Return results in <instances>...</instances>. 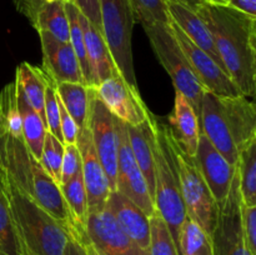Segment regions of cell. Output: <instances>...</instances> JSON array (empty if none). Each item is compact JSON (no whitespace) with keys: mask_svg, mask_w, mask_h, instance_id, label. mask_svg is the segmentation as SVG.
<instances>
[{"mask_svg":"<svg viewBox=\"0 0 256 255\" xmlns=\"http://www.w3.org/2000/svg\"><path fill=\"white\" fill-rule=\"evenodd\" d=\"M228 5L245 14L256 16V0H229Z\"/></svg>","mask_w":256,"mask_h":255,"instance_id":"60d3db41","label":"cell"},{"mask_svg":"<svg viewBox=\"0 0 256 255\" xmlns=\"http://www.w3.org/2000/svg\"><path fill=\"white\" fill-rule=\"evenodd\" d=\"M65 0H46L38 12L32 26L36 32H46L62 42H69V20L65 12Z\"/></svg>","mask_w":256,"mask_h":255,"instance_id":"d4e9b609","label":"cell"},{"mask_svg":"<svg viewBox=\"0 0 256 255\" xmlns=\"http://www.w3.org/2000/svg\"><path fill=\"white\" fill-rule=\"evenodd\" d=\"M60 109V130H62V138L64 144H76L78 136H79V126L74 122L68 110L62 105V100L59 99Z\"/></svg>","mask_w":256,"mask_h":255,"instance_id":"f35d334b","label":"cell"},{"mask_svg":"<svg viewBox=\"0 0 256 255\" xmlns=\"http://www.w3.org/2000/svg\"><path fill=\"white\" fill-rule=\"evenodd\" d=\"M179 2V4H184L186 6L192 8V9H195L198 5L202 4V0H165V2Z\"/></svg>","mask_w":256,"mask_h":255,"instance_id":"ee69618b","label":"cell"},{"mask_svg":"<svg viewBox=\"0 0 256 255\" xmlns=\"http://www.w3.org/2000/svg\"><path fill=\"white\" fill-rule=\"evenodd\" d=\"M166 6L172 22H175L194 44L206 52L226 72L219 56V52L215 48L214 42H212V34L202 18L196 14V12L186 5L179 4V2H168Z\"/></svg>","mask_w":256,"mask_h":255,"instance_id":"44dd1931","label":"cell"},{"mask_svg":"<svg viewBox=\"0 0 256 255\" xmlns=\"http://www.w3.org/2000/svg\"><path fill=\"white\" fill-rule=\"evenodd\" d=\"M42 78L45 82L44 95V114L48 132H52L56 139L62 142V130H60V109L59 96L56 92V82L42 70ZM64 144V142H62Z\"/></svg>","mask_w":256,"mask_h":255,"instance_id":"e575fe53","label":"cell"},{"mask_svg":"<svg viewBox=\"0 0 256 255\" xmlns=\"http://www.w3.org/2000/svg\"><path fill=\"white\" fill-rule=\"evenodd\" d=\"M118 132V164L115 190L138 205L146 215L152 216L155 209L154 200L149 192L146 180L132 152L125 122L115 118Z\"/></svg>","mask_w":256,"mask_h":255,"instance_id":"ba28073f","label":"cell"},{"mask_svg":"<svg viewBox=\"0 0 256 255\" xmlns=\"http://www.w3.org/2000/svg\"><path fill=\"white\" fill-rule=\"evenodd\" d=\"M60 189H62V196L66 202L68 209H69L72 225H74V234L70 236H74L75 239L82 242L84 238L88 214H89L86 192H85L82 172L75 174L69 182L60 185Z\"/></svg>","mask_w":256,"mask_h":255,"instance_id":"cb8c5ba5","label":"cell"},{"mask_svg":"<svg viewBox=\"0 0 256 255\" xmlns=\"http://www.w3.org/2000/svg\"><path fill=\"white\" fill-rule=\"evenodd\" d=\"M212 36L219 56L234 84L246 98L256 92V16L229 5L202 4L195 8Z\"/></svg>","mask_w":256,"mask_h":255,"instance_id":"6da1fadb","label":"cell"},{"mask_svg":"<svg viewBox=\"0 0 256 255\" xmlns=\"http://www.w3.org/2000/svg\"><path fill=\"white\" fill-rule=\"evenodd\" d=\"M15 92H16L18 109H19L20 118H22V139H24L30 154L36 159H40L45 135L48 132L46 124L42 118L32 109V105L28 102L26 98L16 84H15Z\"/></svg>","mask_w":256,"mask_h":255,"instance_id":"603a6c76","label":"cell"},{"mask_svg":"<svg viewBox=\"0 0 256 255\" xmlns=\"http://www.w3.org/2000/svg\"><path fill=\"white\" fill-rule=\"evenodd\" d=\"M0 122L5 134L22 138V118L16 102L14 82H9L0 92Z\"/></svg>","mask_w":256,"mask_h":255,"instance_id":"1f68e13d","label":"cell"},{"mask_svg":"<svg viewBox=\"0 0 256 255\" xmlns=\"http://www.w3.org/2000/svg\"><path fill=\"white\" fill-rule=\"evenodd\" d=\"M179 255H212V238L190 218H185L176 242Z\"/></svg>","mask_w":256,"mask_h":255,"instance_id":"f546056e","label":"cell"},{"mask_svg":"<svg viewBox=\"0 0 256 255\" xmlns=\"http://www.w3.org/2000/svg\"><path fill=\"white\" fill-rule=\"evenodd\" d=\"M42 42V69L55 82H80L84 84L82 69L70 42L55 39L46 32H38Z\"/></svg>","mask_w":256,"mask_h":255,"instance_id":"2e32d148","label":"cell"},{"mask_svg":"<svg viewBox=\"0 0 256 255\" xmlns=\"http://www.w3.org/2000/svg\"><path fill=\"white\" fill-rule=\"evenodd\" d=\"M240 205L242 195L239 190V175L235 166L229 194L219 205L218 222L212 235V255H252L245 244Z\"/></svg>","mask_w":256,"mask_h":255,"instance_id":"9c48e42d","label":"cell"},{"mask_svg":"<svg viewBox=\"0 0 256 255\" xmlns=\"http://www.w3.org/2000/svg\"><path fill=\"white\" fill-rule=\"evenodd\" d=\"M0 255H24L0 166Z\"/></svg>","mask_w":256,"mask_h":255,"instance_id":"4316f807","label":"cell"},{"mask_svg":"<svg viewBox=\"0 0 256 255\" xmlns=\"http://www.w3.org/2000/svg\"><path fill=\"white\" fill-rule=\"evenodd\" d=\"M94 89L109 112L126 125L136 126L150 119L152 112L142 102L138 86L129 84L119 72Z\"/></svg>","mask_w":256,"mask_h":255,"instance_id":"30bf717a","label":"cell"},{"mask_svg":"<svg viewBox=\"0 0 256 255\" xmlns=\"http://www.w3.org/2000/svg\"><path fill=\"white\" fill-rule=\"evenodd\" d=\"M174 146L179 170L180 194L186 216L196 222L212 238L218 222L219 205L200 174L194 158L180 149L175 138Z\"/></svg>","mask_w":256,"mask_h":255,"instance_id":"8992f818","label":"cell"},{"mask_svg":"<svg viewBox=\"0 0 256 255\" xmlns=\"http://www.w3.org/2000/svg\"><path fill=\"white\" fill-rule=\"evenodd\" d=\"M202 2H208V4H219V5L229 4V0H202Z\"/></svg>","mask_w":256,"mask_h":255,"instance_id":"bcb514c9","label":"cell"},{"mask_svg":"<svg viewBox=\"0 0 256 255\" xmlns=\"http://www.w3.org/2000/svg\"><path fill=\"white\" fill-rule=\"evenodd\" d=\"M82 172V159L76 144H64V155L62 162L60 185L69 182L75 174Z\"/></svg>","mask_w":256,"mask_h":255,"instance_id":"8d00e7d4","label":"cell"},{"mask_svg":"<svg viewBox=\"0 0 256 255\" xmlns=\"http://www.w3.org/2000/svg\"><path fill=\"white\" fill-rule=\"evenodd\" d=\"M199 122L200 130L204 132L212 146L228 160L230 165L236 166L239 152L232 142L219 96L209 92H204L200 105Z\"/></svg>","mask_w":256,"mask_h":255,"instance_id":"9a60e30c","label":"cell"},{"mask_svg":"<svg viewBox=\"0 0 256 255\" xmlns=\"http://www.w3.org/2000/svg\"><path fill=\"white\" fill-rule=\"evenodd\" d=\"M128 135H129V142L132 152L134 154L135 160L146 180L149 192L154 200L155 190V176H154V130H152V115L150 119L144 122L142 124L132 126L126 125Z\"/></svg>","mask_w":256,"mask_h":255,"instance_id":"7402d4cb","label":"cell"},{"mask_svg":"<svg viewBox=\"0 0 256 255\" xmlns=\"http://www.w3.org/2000/svg\"><path fill=\"white\" fill-rule=\"evenodd\" d=\"M59 99L79 129L86 126L89 110V90L80 82H56Z\"/></svg>","mask_w":256,"mask_h":255,"instance_id":"83f0119b","label":"cell"},{"mask_svg":"<svg viewBox=\"0 0 256 255\" xmlns=\"http://www.w3.org/2000/svg\"><path fill=\"white\" fill-rule=\"evenodd\" d=\"M242 215V228L244 234L245 244L252 255H256V205H240Z\"/></svg>","mask_w":256,"mask_h":255,"instance_id":"74e56055","label":"cell"},{"mask_svg":"<svg viewBox=\"0 0 256 255\" xmlns=\"http://www.w3.org/2000/svg\"><path fill=\"white\" fill-rule=\"evenodd\" d=\"M149 255H179L176 242L158 212L150 216Z\"/></svg>","mask_w":256,"mask_h":255,"instance_id":"d6a6232c","label":"cell"},{"mask_svg":"<svg viewBox=\"0 0 256 255\" xmlns=\"http://www.w3.org/2000/svg\"><path fill=\"white\" fill-rule=\"evenodd\" d=\"M170 130L180 149L189 156L195 158L200 138L199 116L192 104L182 92L175 90L174 109L169 116Z\"/></svg>","mask_w":256,"mask_h":255,"instance_id":"ffe728a7","label":"cell"},{"mask_svg":"<svg viewBox=\"0 0 256 255\" xmlns=\"http://www.w3.org/2000/svg\"><path fill=\"white\" fill-rule=\"evenodd\" d=\"M108 210L114 215L122 229L134 240L138 246L149 252L150 245V216L145 214L135 202L118 192H110L108 198Z\"/></svg>","mask_w":256,"mask_h":255,"instance_id":"ac0fdd59","label":"cell"},{"mask_svg":"<svg viewBox=\"0 0 256 255\" xmlns=\"http://www.w3.org/2000/svg\"><path fill=\"white\" fill-rule=\"evenodd\" d=\"M79 22L84 34L88 60L92 72V88L98 86L118 72L102 32L92 24L79 10Z\"/></svg>","mask_w":256,"mask_h":255,"instance_id":"d6986e66","label":"cell"},{"mask_svg":"<svg viewBox=\"0 0 256 255\" xmlns=\"http://www.w3.org/2000/svg\"><path fill=\"white\" fill-rule=\"evenodd\" d=\"M82 245H84V249H85V252H86V255H105L102 254V252H99L96 248L92 246V244H82Z\"/></svg>","mask_w":256,"mask_h":255,"instance_id":"f6af8a7d","label":"cell"},{"mask_svg":"<svg viewBox=\"0 0 256 255\" xmlns=\"http://www.w3.org/2000/svg\"><path fill=\"white\" fill-rule=\"evenodd\" d=\"M89 90V110L86 126L92 135V142L98 158L109 179L110 188L115 190L118 164V132L115 116L99 99L94 88Z\"/></svg>","mask_w":256,"mask_h":255,"instance_id":"52a82bcc","label":"cell"},{"mask_svg":"<svg viewBox=\"0 0 256 255\" xmlns=\"http://www.w3.org/2000/svg\"><path fill=\"white\" fill-rule=\"evenodd\" d=\"M102 32L118 72L129 84L136 85L132 52V35L135 24L129 0H100Z\"/></svg>","mask_w":256,"mask_h":255,"instance_id":"5b68a950","label":"cell"},{"mask_svg":"<svg viewBox=\"0 0 256 255\" xmlns=\"http://www.w3.org/2000/svg\"><path fill=\"white\" fill-rule=\"evenodd\" d=\"M5 134L4 128H2V122H0V166L4 165V155H5Z\"/></svg>","mask_w":256,"mask_h":255,"instance_id":"7bdbcfd3","label":"cell"},{"mask_svg":"<svg viewBox=\"0 0 256 255\" xmlns=\"http://www.w3.org/2000/svg\"><path fill=\"white\" fill-rule=\"evenodd\" d=\"M154 130V204L158 214L169 228L174 242H178L180 226L186 218L180 194L179 170L175 154L174 135L169 125L152 114Z\"/></svg>","mask_w":256,"mask_h":255,"instance_id":"3957f363","label":"cell"},{"mask_svg":"<svg viewBox=\"0 0 256 255\" xmlns=\"http://www.w3.org/2000/svg\"><path fill=\"white\" fill-rule=\"evenodd\" d=\"M15 84L20 88L22 94L26 98L28 102L32 109L42 118L45 122L44 114V95L45 82L42 78V68L34 66L29 62H24L16 68L15 72ZM46 124V122H45ZM48 129V128H46Z\"/></svg>","mask_w":256,"mask_h":255,"instance_id":"484cf974","label":"cell"},{"mask_svg":"<svg viewBox=\"0 0 256 255\" xmlns=\"http://www.w3.org/2000/svg\"><path fill=\"white\" fill-rule=\"evenodd\" d=\"M76 145L80 152V159H82V175L85 192H86L88 209H89V212H100L105 209L108 198L112 190L95 152L92 135L88 126L80 129Z\"/></svg>","mask_w":256,"mask_h":255,"instance_id":"4fadbf2b","label":"cell"},{"mask_svg":"<svg viewBox=\"0 0 256 255\" xmlns=\"http://www.w3.org/2000/svg\"><path fill=\"white\" fill-rule=\"evenodd\" d=\"M82 15L94 26L102 32V18H100V0H72Z\"/></svg>","mask_w":256,"mask_h":255,"instance_id":"ab89813d","label":"cell"},{"mask_svg":"<svg viewBox=\"0 0 256 255\" xmlns=\"http://www.w3.org/2000/svg\"><path fill=\"white\" fill-rule=\"evenodd\" d=\"M65 255H86L84 245L75 239L74 236H69L66 248H65Z\"/></svg>","mask_w":256,"mask_h":255,"instance_id":"b9f144b4","label":"cell"},{"mask_svg":"<svg viewBox=\"0 0 256 255\" xmlns=\"http://www.w3.org/2000/svg\"><path fill=\"white\" fill-rule=\"evenodd\" d=\"M144 30L158 60L172 78L175 90L186 98L199 116L205 89L192 72L170 24L155 22L145 25Z\"/></svg>","mask_w":256,"mask_h":255,"instance_id":"277c9868","label":"cell"},{"mask_svg":"<svg viewBox=\"0 0 256 255\" xmlns=\"http://www.w3.org/2000/svg\"><path fill=\"white\" fill-rule=\"evenodd\" d=\"M64 155V144L54 136L52 132H46L44 145H42L40 164L45 172L60 185V174H62V162Z\"/></svg>","mask_w":256,"mask_h":255,"instance_id":"d590c367","label":"cell"},{"mask_svg":"<svg viewBox=\"0 0 256 255\" xmlns=\"http://www.w3.org/2000/svg\"><path fill=\"white\" fill-rule=\"evenodd\" d=\"M82 244H92L105 255H149L122 229L114 215L105 208L88 214Z\"/></svg>","mask_w":256,"mask_h":255,"instance_id":"8fae6325","label":"cell"},{"mask_svg":"<svg viewBox=\"0 0 256 255\" xmlns=\"http://www.w3.org/2000/svg\"><path fill=\"white\" fill-rule=\"evenodd\" d=\"M65 12H66L68 20H69V32L70 38L69 42L72 44V50L78 58V62L82 69L84 85L88 88H92V72H90L89 60L86 55V48H85L84 34H82V25L79 22V9L72 0H65Z\"/></svg>","mask_w":256,"mask_h":255,"instance_id":"4dcf8cb0","label":"cell"},{"mask_svg":"<svg viewBox=\"0 0 256 255\" xmlns=\"http://www.w3.org/2000/svg\"><path fill=\"white\" fill-rule=\"evenodd\" d=\"M242 202L256 205V140L239 152L236 162Z\"/></svg>","mask_w":256,"mask_h":255,"instance_id":"f1b7e54d","label":"cell"},{"mask_svg":"<svg viewBox=\"0 0 256 255\" xmlns=\"http://www.w3.org/2000/svg\"><path fill=\"white\" fill-rule=\"evenodd\" d=\"M170 26L205 92L216 96H236L242 94L229 74L206 52L194 44L175 22H170Z\"/></svg>","mask_w":256,"mask_h":255,"instance_id":"7c38bea8","label":"cell"},{"mask_svg":"<svg viewBox=\"0 0 256 255\" xmlns=\"http://www.w3.org/2000/svg\"><path fill=\"white\" fill-rule=\"evenodd\" d=\"M194 159L212 196L216 200L218 205H220L229 194L235 166L230 165L228 160L212 146L202 130Z\"/></svg>","mask_w":256,"mask_h":255,"instance_id":"5bb4252c","label":"cell"},{"mask_svg":"<svg viewBox=\"0 0 256 255\" xmlns=\"http://www.w3.org/2000/svg\"><path fill=\"white\" fill-rule=\"evenodd\" d=\"M134 12L135 22H139L142 26L155 22L170 24L169 12L165 0H129Z\"/></svg>","mask_w":256,"mask_h":255,"instance_id":"836d02e7","label":"cell"},{"mask_svg":"<svg viewBox=\"0 0 256 255\" xmlns=\"http://www.w3.org/2000/svg\"><path fill=\"white\" fill-rule=\"evenodd\" d=\"M5 189L24 255H65L69 232L2 166Z\"/></svg>","mask_w":256,"mask_h":255,"instance_id":"7a4b0ae2","label":"cell"},{"mask_svg":"<svg viewBox=\"0 0 256 255\" xmlns=\"http://www.w3.org/2000/svg\"><path fill=\"white\" fill-rule=\"evenodd\" d=\"M224 118L238 152L256 140V108L245 95L219 96Z\"/></svg>","mask_w":256,"mask_h":255,"instance_id":"e0dca14e","label":"cell"}]
</instances>
